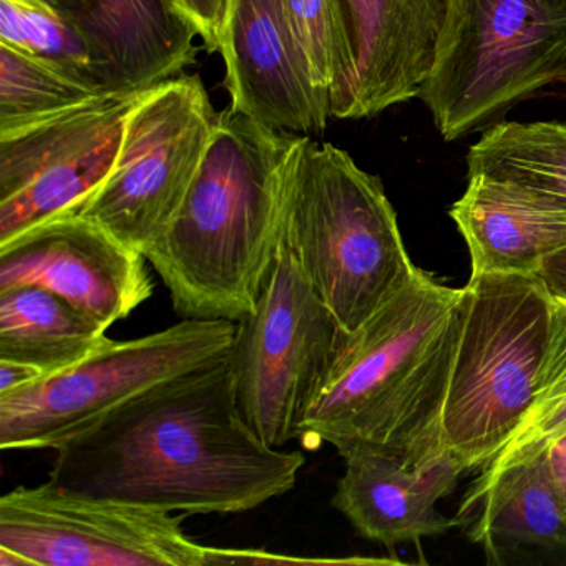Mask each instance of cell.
I'll list each match as a JSON object with an SVG mask.
<instances>
[{
  "label": "cell",
  "instance_id": "obj_16",
  "mask_svg": "<svg viewBox=\"0 0 566 566\" xmlns=\"http://www.w3.org/2000/svg\"><path fill=\"white\" fill-rule=\"evenodd\" d=\"M470 254V277L538 274L543 261L566 248V207L506 178L467 175L450 207Z\"/></svg>",
  "mask_w": 566,
  "mask_h": 566
},
{
  "label": "cell",
  "instance_id": "obj_15",
  "mask_svg": "<svg viewBox=\"0 0 566 566\" xmlns=\"http://www.w3.org/2000/svg\"><path fill=\"white\" fill-rule=\"evenodd\" d=\"M340 457L346 469L331 503L363 538L396 548L462 525L437 510L463 473L449 457L412 465L370 447H353Z\"/></svg>",
  "mask_w": 566,
  "mask_h": 566
},
{
  "label": "cell",
  "instance_id": "obj_28",
  "mask_svg": "<svg viewBox=\"0 0 566 566\" xmlns=\"http://www.w3.org/2000/svg\"><path fill=\"white\" fill-rule=\"evenodd\" d=\"M538 276L553 297L566 301V248L543 261Z\"/></svg>",
  "mask_w": 566,
  "mask_h": 566
},
{
  "label": "cell",
  "instance_id": "obj_4",
  "mask_svg": "<svg viewBox=\"0 0 566 566\" xmlns=\"http://www.w3.org/2000/svg\"><path fill=\"white\" fill-rule=\"evenodd\" d=\"M281 231L347 333L359 329L419 268L380 178L343 148L306 135L291 161Z\"/></svg>",
  "mask_w": 566,
  "mask_h": 566
},
{
  "label": "cell",
  "instance_id": "obj_12",
  "mask_svg": "<svg viewBox=\"0 0 566 566\" xmlns=\"http://www.w3.org/2000/svg\"><path fill=\"white\" fill-rule=\"evenodd\" d=\"M147 263L95 221L62 214L0 244V290L48 287L111 327L154 294Z\"/></svg>",
  "mask_w": 566,
  "mask_h": 566
},
{
  "label": "cell",
  "instance_id": "obj_7",
  "mask_svg": "<svg viewBox=\"0 0 566 566\" xmlns=\"http://www.w3.org/2000/svg\"><path fill=\"white\" fill-rule=\"evenodd\" d=\"M237 323L184 319L130 340H108L71 369L0 396V449L55 450L142 394L223 363Z\"/></svg>",
  "mask_w": 566,
  "mask_h": 566
},
{
  "label": "cell",
  "instance_id": "obj_6",
  "mask_svg": "<svg viewBox=\"0 0 566 566\" xmlns=\"http://www.w3.org/2000/svg\"><path fill=\"white\" fill-rule=\"evenodd\" d=\"M566 82V0H449L420 101L446 142Z\"/></svg>",
  "mask_w": 566,
  "mask_h": 566
},
{
  "label": "cell",
  "instance_id": "obj_21",
  "mask_svg": "<svg viewBox=\"0 0 566 566\" xmlns=\"http://www.w3.org/2000/svg\"><path fill=\"white\" fill-rule=\"evenodd\" d=\"M566 432V301L553 297L548 349L536 380L535 396L512 439L480 469L467 492L479 490L503 470L538 457Z\"/></svg>",
  "mask_w": 566,
  "mask_h": 566
},
{
  "label": "cell",
  "instance_id": "obj_5",
  "mask_svg": "<svg viewBox=\"0 0 566 566\" xmlns=\"http://www.w3.org/2000/svg\"><path fill=\"white\" fill-rule=\"evenodd\" d=\"M465 291L442 416V452L463 472L485 467L525 419L553 316L538 274H483Z\"/></svg>",
  "mask_w": 566,
  "mask_h": 566
},
{
  "label": "cell",
  "instance_id": "obj_2",
  "mask_svg": "<svg viewBox=\"0 0 566 566\" xmlns=\"http://www.w3.org/2000/svg\"><path fill=\"white\" fill-rule=\"evenodd\" d=\"M467 291L417 268L359 329L347 334L300 427L306 447H370L412 465L442 452V416Z\"/></svg>",
  "mask_w": 566,
  "mask_h": 566
},
{
  "label": "cell",
  "instance_id": "obj_14",
  "mask_svg": "<svg viewBox=\"0 0 566 566\" xmlns=\"http://www.w3.org/2000/svg\"><path fill=\"white\" fill-rule=\"evenodd\" d=\"M354 65L349 120L420 97L449 0H336Z\"/></svg>",
  "mask_w": 566,
  "mask_h": 566
},
{
  "label": "cell",
  "instance_id": "obj_11",
  "mask_svg": "<svg viewBox=\"0 0 566 566\" xmlns=\"http://www.w3.org/2000/svg\"><path fill=\"white\" fill-rule=\"evenodd\" d=\"M144 92H108L0 137V244L75 213L105 184Z\"/></svg>",
  "mask_w": 566,
  "mask_h": 566
},
{
  "label": "cell",
  "instance_id": "obj_24",
  "mask_svg": "<svg viewBox=\"0 0 566 566\" xmlns=\"http://www.w3.org/2000/svg\"><path fill=\"white\" fill-rule=\"evenodd\" d=\"M297 44L331 118L349 120L354 65L336 0H286Z\"/></svg>",
  "mask_w": 566,
  "mask_h": 566
},
{
  "label": "cell",
  "instance_id": "obj_23",
  "mask_svg": "<svg viewBox=\"0 0 566 566\" xmlns=\"http://www.w3.org/2000/svg\"><path fill=\"white\" fill-rule=\"evenodd\" d=\"M0 44L104 88L82 32L42 0H0Z\"/></svg>",
  "mask_w": 566,
  "mask_h": 566
},
{
  "label": "cell",
  "instance_id": "obj_1",
  "mask_svg": "<svg viewBox=\"0 0 566 566\" xmlns=\"http://www.w3.org/2000/svg\"><path fill=\"white\" fill-rule=\"evenodd\" d=\"M306 457L271 449L223 363L161 384L55 449L49 480L187 515L243 513L296 485Z\"/></svg>",
  "mask_w": 566,
  "mask_h": 566
},
{
  "label": "cell",
  "instance_id": "obj_13",
  "mask_svg": "<svg viewBox=\"0 0 566 566\" xmlns=\"http://www.w3.org/2000/svg\"><path fill=\"white\" fill-rule=\"evenodd\" d=\"M218 54L231 108L290 134L326 130L329 104L311 81L286 0H230Z\"/></svg>",
  "mask_w": 566,
  "mask_h": 566
},
{
  "label": "cell",
  "instance_id": "obj_8",
  "mask_svg": "<svg viewBox=\"0 0 566 566\" xmlns=\"http://www.w3.org/2000/svg\"><path fill=\"white\" fill-rule=\"evenodd\" d=\"M304 276L283 231L256 306L237 323L228 364L238 407L271 449L300 439V427L347 337Z\"/></svg>",
  "mask_w": 566,
  "mask_h": 566
},
{
  "label": "cell",
  "instance_id": "obj_22",
  "mask_svg": "<svg viewBox=\"0 0 566 566\" xmlns=\"http://www.w3.org/2000/svg\"><path fill=\"white\" fill-rule=\"evenodd\" d=\"M104 94H108L104 88L0 44V137L34 127Z\"/></svg>",
  "mask_w": 566,
  "mask_h": 566
},
{
  "label": "cell",
  "instance_id": "obj_26",
  "mask_svg": "<svg viewBox=\"0 0 566 566\" xmlns=\"http://www.w3.org/2000/svg\"><path fill=\"white\" fill-rule=\"evenodd\" d=\"M44 376L45 374L38 367L15 363V360L0 359V396L24 389Z\"/></svg>",
  "mask_w": 566,
  "mask_h": 566
},
{
  "label": "cell",
  "instance_id": "obj_10",
  "mask_svg": "<svg viewBox=\"0 0 566 566\" xmlns=\"http://www.w3.org/2000/svg\"><path fill=\"white\" fill-rule=\"evenodd\" d=\"M217 117L198 75L147 88L128 115L114 170L75 214L147 253L180 211Z\"/></svg>",
  "mask_w": 566,
  "mask_h": 566
},
{
  "label": "cell",
  "instance_id": "obj_18",
  "mask_svg": "<svg viewBox=\"0 0 566 566\" xmlns=\"http://www.w3.org/2000/svg\"><path fill=\"white\" fill-rule=\"evenodd\" d=\"M457 518L470 542L485 549L489 563H503L522 548H566V505L542 455L465 492Z\"/></svg>",
  "mask_w": 566,
  "mask_h": 566
},
{
  "label": "cell",
  "instance_id": "obj_20",
  "mask_svg": "<svg viewBox=\"0 0 566 566\" xmlns=\"http://www.w3.org/2000/svg\"><path fill=\"white\" fill-rule=\"evenodd\" d=\"M467 175L506 178L566 207V124L502 122L469 148Z\"/></svg>",
  "mask_w": 566,
  "mask_h": 566
},
{
  "label": "cell",
  "instance_id": "obj_3",
  "mask_svg": "<svg viewBox=\"0 0 566 566\" xmlns=\"http://www.w3.org/2000/svg\"><path fill=\"white\" fill-rule=\"evenodd\" d=\"M304 135L220 112L200 170L145 253L184 319L238 323L256 306L280 243L287 175Z\"/></svg>",
  "mask_w": 566,
  "mask_h": 566
},
{
  "label": "cell",
  "instance_id": "obj_17",
  "mask_svg": "<svg viewBox=\"0 0 566 566\" xmlns=\"http://www.w3.org/2000/svg\"><path fill=\"white\" fill-rule=\"evenodd\" d=\"M78 31L105 91H147L195 61L193 25L171 0H78Z\"/></svg>",
  "mask_w": 566,
  "mask_h": 566
},
{
  "label": "cell",
  "instance_id": "obj_19",
  "mask_svg": "<svg viewBox=\"0 0 566 566\" xmlns=\"http://www.w3.org/2000/svg\"><path fill=\"white\" fill-rule=\"evenodd\" d=\"M107 331V324L48 287L0 290V359L51 376L101 349L111 340Z\"/></svg>",
  "mask_w": 566,
  "mask_h": 566
},
{
  "label": "cell",
  "instance_id": "obj_9",
  "mask_svg": "<svg viewBox=\"0 0 566 566\" xmlns=\"http://www.w3.org/2000/svg\"><path fill=\"white\" fill-rule=\"evenodd\" d=\"M187 513L105 499L57 483L0 496V565L205 566L238 563V549L187 535Z\"/></svg>",
  "mask_w": 566,
  "mask_h": 566
},
{
  "label": "cell",
  "instance_id": "obj_29",
  "mask_svg": "<svg viewBox=\"0 0 566 566\" xmlns=\"http://www.w3.org/2000/svg\"><path fill=\"white\" fill-rule=\"evenodd\" d=\"M45 4L54 8L55 11L61 12L64 18H67L72 24L75 25L78 15V0H42ZM77 28V25H75Z\"/></svg>",
  "mask_w": 566,
  "mask_h": 566
},
{
  "label": "cell",
  "instance_id": "obj_27",
  "mask_svg": "<svg viewBox=\"0 0 566 566\" xmlns=\"http://www.w3.org/2000/svg\"><path fill=\"white\" fill-rule=\"evenodd\" d=\"M549 479L566 505V432L553 440L542 453Z\"/></svg>",
  "mask_w": 566,
  "mask_h": 566
},
{
  "label": "cell",
  "instance_id": "obj_25",
  "mask_svg": "<svg viewBox=\"0 0 566 566\" xmlns=\"http://www.w3.org/2000/svg\"><path fill=\"white\" fill-rule=\"evenodd\" d=\"M175 8L193 25L210 54L220 52L230 0H171Z\"/></svg>",
  "mask_w": 566,
  "mask_h": 566
}]
</instances>
